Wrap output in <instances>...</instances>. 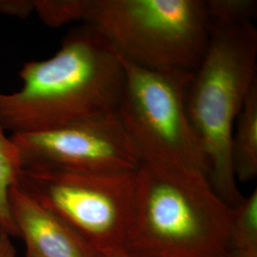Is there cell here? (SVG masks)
Masks as SVG:
<instances>
[{
  "instance_id": "obj_16",
  "label": "cell",
  "mask_w": 257,
  "mask_h": 257,
  "mask_svg": "<svg viewBox=\"0 0 257 257\" xmlns=\"http://www.w3.org/2000/svg\"><path fill=\"white\" fill-rule=\"evenodd\" d=\"M97 257H130L127 250H120V251H111L106 253H98Z\"/></svg>"
},
{
  "instance_id": "obj_4",
  "label": "cell",
  "mask_w": 257,
  "mask_h": 257,
  "mask_svg": "<svg viewBox=\"0 0 257 257\" xmlns=\"http://www.w3.org/2000/svg\"><path fill=\"white\" fill-rule=\"evenodd\" d=\"M82 22L121 58L154 71L194 73L212 33L203 0H86Z\"/></svg>"
},
{
  "instance_id": "obj_12",
  "label": "cell",
  "mask_w": 257,
  "mask_h": 257,
  "mask_svg": "<svg viewBox=\"0 0 257 257\" xmlns=\"http://www.w3.org/2000/svg\"><path fill=\"white\" fill-rule=\"evenodd\" d=\"M211 29L252 23L257 16L256 0H207Z\"/></svg>"
},
{
  "instance_id": "obj_8",
  "label": "cell",
  "mask_w": 257,
  "mask_h": 257,
  "mask_svg": "<svg viewBox=\"0 0 257 257\" xmlns=\"http://www.w3.org/2000/svg\"><path fill=\"white\" fill-rule=\"evenodd\" d=\"M10 206L26 257H97L98 252L69 226L17 186L10 191Z\"/></svg>"
},
{
  "instance_id": "obj_9",
  "label": "cell",
  "mask_w": 257,
  "mask_h": 257,
  "mask_svg": "<svg viewBox=\"0 0 257 257\" xmlns=\"http://www.w3.org/2000/svg\"><path fill=\"white\" fill-rule=\"evenodd\" d=\"M231 138V162L235 178L249 181L257 175V84L239 113Z\"/></svg>"
},
{
  "instance_id": "obj_11",
  "label": "cell",
  "mask_w": 257,
  "mask_h": 257,
  "mask_svg": "<svg viewBox=\"0 0 257 257\" xmlns=\"http://www.w3.org/2000/svg\"><path fill=\"white\" fill-rule=\"evenodd\" d=\"M229 257H257V190L233 207Z\"/></svg>"
},
{
  "instance_id": "obj_15",
  "label": "cell",
  "mask_w": 257,
  "mask_h": 257,
  "mask_svg": "<svg viewBox=\"0 0 257 257\" xmlns=\"http://www.w3.org/2000/svg\"><path fill=\"white\" fill-rule=\"evenodd\" d=\"M0 257H18L11 236L0 231Z\"/></svg>"
},
{
  "instance_id": "obj_5",
  "label": "cell",
  "mask_w": 257,
  "mask_h": 257,
  "mask_svg": "<svg viewBox=\"0 0 257 257\" xmlns=\"http://www.w3.org/2000/svg\"><path fill=\"white\" fill-rule=\"evenodd\" d=\"M138 169L83 173L22 167L16 186L65 221L98 253H106L127 250L139 206Z\"/></svg>"
},
{
  "instance_id": "obj_13",
  "label": "cell",
  "mask_w": 257,
  "mask_h": 257,
  "mask_svg": "<svg viewBox=\"0 0 257 257\" xmlns=\"http://www.w3.org/2000/svg\"><path fill=\"white\" fill-rule=\"evenodd\" d=\"M85 5L86 0H34L35 12L52 28L82 21Z\"/></svg>"
},
{
  "instance_id": "obj_14",
  "label": "cell",
  "mask_w": 257,
  "mask_h": 257,
  "mask_svg": "<svg viewBox=\"0 0 257 257\" xmlns=\"http://www.w3.org/2000/svg\"><path fill=\"white\" fill-rule=\"evenodd\" d=\"M35 11L34 0H0V14L25 19Z\"/></svg>"
},
{
  "instance_id": "obj_7",
  "label": "cell",
  "mask_w": 257,
  "mask_h": 257,
  "mask_svg": "<svg viewBox=\"0 0 257 257\" xmlns=\"http://www.w3.org/2000/svg\"><path fill=\"white\" fill-rule=\"evenodd\" d=\"M22 167L83 173L137 171L141 158L118 110L65 128L11 135Z\"/></svg>"
},
{
  "instance_id": "obj_3",
  "label": "cell",
  "mask_w": 257,
  "mask_h": 257,
  "mask_svg": "<svg viewBox=\"0 0 257 257\" xmlns=\"http://www.w3.org/2000/svg\"><path fill=\"white\" fill-rule=\"evenodd\" d=\"M256 84L253 23L212 30L207 52L189 86L186 108L209 163L211 186L231 207L244 197L231 162L233 125Z\"/></svg>"
},
{
  "instance_id": "obj_6",
  "label": "cell",
  "mask_w": 257,
  "mask_h": 257,
  "mask_svg": "<svg viewBox=\"0 0 257 257\" xmlns=\"http://www.w3.org/2000/svg\"><path fill=\"white\" fill-rule=\"evenodd\" d=\"M121 60L125 83L118 113L140 158L173 160L209 177V163L186 108L193 73L154 71Z\"/></svg>"
},
{
  "instance_id": "obj_1",
  "label": "cell",
  "mask_w": 257,
  "mask_h": 257,
  "mask_svg": "<svg viewBox=\"0 0 257 257\" xmlns=\"http://www.w3.org/2000/svg\"><path fill=\"white\" fill-rule=\"evenodd\" d=\"M18 92H0V127L12 135L65 128L118 110L125 70L121 57L94 29L65 36L55 55L19 71Z\"/></svg>"
},
{
  "instance_id": "obj_10",
  "label": "cell",
  "mask_w": 257,
  "mask_h": 257,
  "mask_svg": "<svg viewBox=\"0 0 257 257\" xmlns=\"http://www.w3.org/2000/svg\"><path fill=\"white\" fill-rule=\"evenodd\" d=\"M22 163L19 150L0 127V231L19 237L10 206V191L17 185Z\"/></svg>"
},
{
  "instance_id": "obj_2",
  "label": "cell",
  "mask_w": 257,
  "mask_h": 257,
  "mask_svg": "<svg viewBox=\"0 0 257 257\" xmlns=\"http://www.w3.org/2000/svg\"><path fill=\"white\" fill-rule=\"evenodd\" d=\"M130 257H229L233 207L209 177L182 163L144 157Z\"/></svg>"
}]
</instances>
